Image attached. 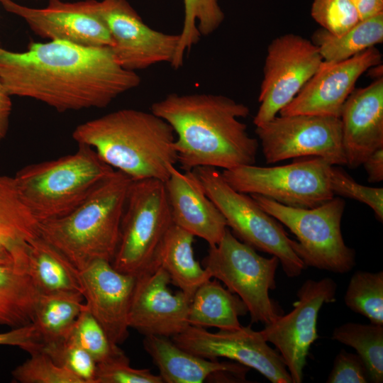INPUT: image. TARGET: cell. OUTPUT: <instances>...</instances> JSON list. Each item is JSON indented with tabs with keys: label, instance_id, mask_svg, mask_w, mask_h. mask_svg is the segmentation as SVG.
<instances>
[{
	"label": "cell",
	"instance_id": "31",
	"mask_svg": "<svg viewBox=\"0 0 383 383\" xmlns=\"http://www.w3.org/2000/svg\"><path fill=\"white\" fill-rule=\"evenodd\" d=\"M184 21L179 34V43L171 65L178 69L184 57L197 44L201 35L213 33L224 19L218 0H183Z\"/></svg>",
	"mask_w": 383,
	"mask_h": 383
},
{
	"label": "cell",
	"instance_id": "13",
	"mask_svg": "<svg viewBox=\"0 0 383 383\" xmlns=\"http://www.w3.org/2000/svg\"><path fill=\"white\" fill-rule=\"evenodd\" d=\"M323 62L318 48L304 37L288 33L269 45L258 96L255 126L274 118L299 93Z\"/></svg>",
	"mask_w": 383,
	"mask_h": 383
},
{
	"label": "cell",
	"instance_id": "21",
	"mask_svg": "<svg viewBox=\"0 0 383 383\" xmlns=\"http://www.w3.org/2000/svg\"><path fill=\"white\" fill-rule=\"evenodd\" d=\"M169 172L165 186L173 224L204 239L209 246L217 245L227 223L198 177L193 170L182 172L173 165Z\"/></svg>",
	"mask_w": 383,
	"mask_h": 383
},
{
	"label": "cell",
	"instance_id": "43",
	"mask_svg": "<svg viewBox=\"0 0 383 383\" xmlns=\"http://www.w3.org/2000/svg\"><path fill=\"white\" fill-rule=\"evenodd\" d=\"M364 20L383 13V0H350Z\"/></svg>",
	"mask_w": 383,
	"mask_h": 383
},
{
	"label": "cell",
	"instance_id": "10",
	"mask_svg": "<svg viewBox=\"0 0 383 383\" xmlns=\"http://www.w3.org/2000/svg\"><path fill=\"white\" fill-rule=\"evenodd\" d=\"M308 157L281 166L240 165L221 173L237 192L289 206L313 208L335 196L329 183L331 165L320 157Z\"/></svg>",
	"mask_w": 383,
	"mask_h": 383
},
{
	"label": "cell",
	"instance_id": "6",
	"mask_svg": "<svg viewBox=\"0 0 383 383\" xmlns=\"http://www.w3.org/2000/svg\"><path fill=\"white\" fill-rule=\"evenodd\" d=\"M172 225L165 182L133 180L112 266L135 277L157 268L164 240Z\"/></svg>",
	"mask_w": 383,
	"mask_h": 383
},
{
	"label": "cell",
	"instance_id": "42",
	"mask_svg": "<svg viewBox=\"0 0 383 383\" xmlns=\"http://www.w3.org/2000/svg\"><path fill=\"white\" fill-rule=\"evenodd\" d=\"M10 96L0 80V141L6 137L9 130L12 107Z\"/></svg>",
	"mask_w": 383,
	"mask_h": 383
},
{
	"label": "cell",
	"instance_id": "38",
	"mask_svg": "<svg viewBox=\"0 0 383 383\" xmlns=\"http://www.w3.org/2000/svg\"><path fill=\"white\" fill-rule=\"evenodd\" d=\"M149 369H136L126 354L97 363L94 383H162Z\"/></svg>",
	"mask_w": 383,
	"mask_h": 383
},
{
	"label": "cell",
	"instance_id": "14",
	"mask_svg": "<svg viewBox=\"0 0 383 383\" xmlns=\"http://www.w3.org/2000/svg\"><path fill=\"white\" fill-rule=\"evenodd\" d=\"M337 284L330 277L306 280L296 293L293 309L260 331L274 345L290 374L292 383H301L311 345L318 338L317 319L325 304L335 301Z\"/></svg>",
	"mask_w": 383,
	"mask_h": 383
},
{
	"label": "cell",
	"instance_id": "39",
	"mask_svg": "<svg viewBox=\"0 0 383 383\" xmlns=\"http://www.w3.org/2000/svg\"><path fill=\"white\" fill-rule=\"evenodd\" d=\"M369 381L367 367L357 354L340 350L334 359L327 383H366Z\"/></svg>",
	"mask_w": 383,
	"mask_h": 383
},
{
	"label": "cell",
	"instance_id": "19",
	"mask_svg": "<svg viewBox=\"0 0 383 383\" xmlns=\"http://www.w3.org/2000/svg\"><path fill=\"white\" fill-rule=\"evenodd\" d=\"M0 4L6 11L23 18L43 38L88 47L111 48L113 45L104 23L84 10L79 1L49 0L43 9L26 6L13 0H0Z\"/></svg>",
	"mask_w": 383,
	"mask_h": 383
},
{
	"label": "cell",
	"instance_id": "29",
	"mask_svg": "<svg viewBox=\"0 0 383 383\" xmlns=\"http://www.w3.org/2000/svg\"><path fill=\"white\" fill-rule=\"evenodd\" d=\"M84 306L82 294H40L32 323L36 327L42 343L66 339Z\"/></svg>",
	"mask_w": 383,
	"mask_h": 383
},
{
	"label": "cell",
	"instance_id": "20",
	"mask_svg": "<svg viewBox=\"0 0 383 383\" xmlns=\"http://www.w3.org/2000/svg\"><path fill=\"white\" fill-rule=\"evenodd\" d=\"M340 119L346 165L355 169L383 148V77L354 89L343 104Z\"/></svg>",
	"mask_w": 383,
	"mask_h": 383
},
{
	"label": "cell",
	"instance_id": "34",
	"mask_svg": "<svg viewBox=\"0 0 383 383\" xmlns=\"http://www.w3.org/2000/svg\"><path fill=\"white\" fill-rule=\"evenodd\" d=\"M11 374L13 379L21 383H82L42 351L30 354V357L16 367Z\"/></svg>",
	"mask_w": 383,
	"mask_h": 383
},
{
	"label": "cell",
	"instance_id": "8",
	"mask_svg": "<svg viewBox=\"0 0 383 383\" xmlns=\"http://www.w3.org/2000/svg\"><path fill=\"white\" fill-rule=\"evenodd\" d=\"M192 170L237 238L277 257L288 277L301 274L306 266L293 250V240L280 222L266 213L251 196L233 189L217 168L200 167Z\"/></svg>",
	"mask_w": 383,
	"mask_h": 383
},
{
	"label": "cell",
	"instance_id": "17",
	"mask_svg": "<svg viewBox=\"0 0 383 383\" xmlns=\"http://www.w3.org/2000/svg\"><path fill=\"white\" fill-rule=\"evenodd\" d=\"M128 325L144 336L172 338L189 325L191 301L182 291L172 294L167 272L160 266L135 277Z\"/></svg>",
	"mask_w": 383,
	"mask_h": 383
},
{
	"label": "cell",
	"instance_id": "36",
	"mask_svg": "<svg viewBox=\"0 0 383 383\" xmlns=\"http://www.w3.org/2000/svg\"><path fill=\"white\" fill-rule=\"evenodd\" d=\"M311 15L323 29L336 37L343 35L361 21L350 0H313Z\"/></svg>",
	"mask_w": 383,
	"mask_h": 383
},
{
	"label": "cell",
	"instance_id": "33",
	"mask_svg": "<svg viewBox=\"0 0 383 383\" xmlns=\"http://www.w3.org/2000/svg\"><path fill=\"white\" fill-rule=\"evenodd\" d=\"M67 340L87 352L96 364L118 357L124 352L112 343L86 305L79 313Z\"/></svg>",
	"mask_w": 383,
	"mask_h": 383
},
{
	"label": "cell",
	"instance_id": "16",
	"mask_svg": "<svg viewBox=\"0 0 383 383\" xmlns=\"http://www.w3.org/2000/svg\"><path fill=\"white\" fill-rule=\"evenodd\" d=\"M381 64L382 54L375 47L345 60L323 61L294 98L279 111L280 116L309 114L340 118L343 104L359 77Z\"/></svg>",
	"mask_w": 383,
	"mask_h": 383
},
{
	"label": "cell",
	"instance_id": "24",
	"mask_svg": "<svg viewBox=\"0 0 383 383\" xmlns=\"http://www.w3.org/2000/svg\"><path fill=\"white\" fill-rule=\"evenodd\" d=\"M248 312L241 299L217 280L201 284L191 299L189 323L196 327H216L231 331L241 327L239 317Z\"/></svg>",
	"mask_w": 383,
	"mask_h": 383
},
{
	"label": "cell",
	"instance_id": "32",
	"mask_svg": "<svg viewBox=\"0 0 383 383\" xmlns=\"http://www.w3.org/2000/svg\"><path fill=\"white\" fill-rule=\"evenodd\" d=\"M345 305L370 323L383 325V272L357 271L351 277L345 296Z\"/></svg>",
	"mask_w": 383,
	"mask_h": 383
},
{
	"label": "cell",
	"instance_id": "18",
	"mask_svg": "<svg viewBox=\"0 0 383 383\" xmlns=\"http://www.w3.org/2000/svg\"><path fill=\"white\" fill-rule=\"evenodd\" d=\"M84 303L111 341L128 337V315L136 277L116 270L111 262L96 260L79 271Z\"/></svg>",
	"mask_w": 383,
	"mask_h": 383
},
{
	"label": "cell",
	"instance_id": "1",
	"mask_svg": "<svg viewBox=\"0 0 383 383\" xmlns=\"http://www.w3.org/2000/svg\"><path fill=\"white\" fill-rule=\"evenodd\" d=\"M0 80L9 95L40 101L59 112L106 107L140 84L110 47L62 40L34 42L24 52L0 48Z\"/></svg>",
	"mask_w": 383,
	"mask_h": 383
},
{
	"label": "cell",
	"instance_id": "4",
	"mask_svg": "<svg viewBox=\"0 0 383 383\" xmlns=\"http://www.w3.org/2000/svg\"><path fill=\"white\" fill-rule=\"evenodd\" d=\"M133 179L116 170L80 205L60 218L38 223V235L79 271L96 260L111 262Z\"/></svg>",
	"mask_w": 383,
	"mask_h": 383
},
{
	"label": "cell",
	"instance_id": "27",
	"mask_svg": "<svg viewBox=\"0 0 383 383\" xmlns=\"http://www.w3.org/2000/svg\"><path fill=\"white\" fill-rule=\"evenodd\" d=\"M39 296L23 265H0V325L32 323Z\"/></svg>",
	"mask_w": 383,
	"mask_h": 383
},
{
	"label": "cell",
	"instance_id": "22",
	"mask_svg": "<svg viewBox=\"0 0 383 383\" xmlns=\"http://www.w3.org/2000/svg\"><path fill=\"white\" fill-rule=\"evenodd\" d=\"M143 347L165 383L245 382L248 367L238 362H219L191 353L170 338L148 335Z\"/></svg>",
	"mask_w": 383,
	"mask_h": 383
},
{
	"label": "cell",
	"instance_id": "28",
	"mask_svg": "<svg viewBox=\"0 0 383 383\" xmlns=\"http://www.w3.org/2000/svg\"><path fill=\"white\" fill-rule=\"evenodd\" d=\"M313 43L323 61L347 60L383 41V13L360 21L343 35L336 37L321 28L314 32Z\"/></svg>",
	"mask_w": 383,
	"mask_h": 383
},
{
	"label": "cell",
	"instance_id": "40",
	"mask_svg": "<svg viewBox=\"0 0 383 383\" xmlns=\"http://www.w3.org/2000/svg\"><path fill=\"white\" fill-rule=\"evenodd\" d=\"M42 344L40 335L33 323L0 333V345L16 346L30 355L40 352Z\"/></svg>",
	"mask_w": 383,
	"mask_h": 383
},
{
	"label": "cell",
	"instance_id": "26",
	"mask_svg": "<svg viewBox=\"0 0 383 383\" xmlns=\"http://www.w3.org/2000/svg\"><path fill=\"white\" fill-rule=\"evenodd\" d=\"M194 238L192 234L173 224L159 256V265L167 272L171 282L189 299L201 284L212 278L194 257Z\"/></svg>",
	"mask_w": 383,
	"mask_h": 383
},
{
	"label": "cell",
	"instance_id": "37",
	"mask_svg": "<svg viewBox=\"0 0 383 383\" xmlns=\"http://www.w3.org/2000/svg\"><path fill=\"white\" fill-rule=\"evenodd\" d=\"M329 183L333 195L353 199L367 204L374 211L377 218L383 221V189L371 187L357 182L346 172L331 165Z\"/></svg>",
	"mask_w": 383,
	"mask_h": 383
},
{
	"label": "cell",
	"instance_id": "15",
	"mask_svg": "<svg viewBox=\"0 0 383 383\" xmlns=\"http://www.w3.org/2000/svg\"><path fill=\"white\" fill-rule=\"evenodd\" d=\"M172 340L198 356L209 360L225 357L254 369L272 383H292L279 353L268 345L260 331L250 326L216 333L189 326Z\"/></svg>",
	"mask_w": 383,
	"mask_h": 383
},
{
	"label": "cell",
	"instance_id": "2",
	"mask_svg": "<svg viewBox=\"0 0 383 383\" xmlns=\"http://www.w3.org/2000/svg\"><path fill=\"white\" fill-rule=\"evenodd\" d=\"M150 111L172 127L184 171L229 170L256 162L259 143L240 121L250 114L242 103L220 94L172 93L153 103Z\"/></svg>",
	"mask_w": 383,
	"mask_h": 383
},
{
	"label": "cell",
	"instance_id": "35",
	"mask_svg": "<svg viewBox=\"0 0 383 383\" xmlns=\"http://www.w3.org/2000/svg\"><path fill=\"white\" fill-rule=\"evenodd\" d=\"M40 351L72 372L82 383H94L97 364L87 352L78 345L65 339L43 343Z\"/></svg>",
	"mask_w": 383,
	"mask_h": 383
},
{
	"label": "cell",
	"instance_id": "25",
	"mask_svg": "<svg viewBox=\"0 0 383 383\" xmlns=\"http://www.w3.org/2000/svg\"><path fill=\"white\" fill-rule=\"evenodd\" d=\"M38 222L26 205L14 177L0 174V260L38 236Z\"/></svg>",
	"mask_w": 383,
	"mask_h": 383
},
{
	"label": "cell",
	"instance_id": "9",
	"mask_svg": "<svg viewBox=\"0 0 383 383\" xmlns=\"http://www.w3.org/2000/svg\"><path fill=\"white\" fill-rule=\"evenodd\" d=\"M203 264L212 277L221 281L245 303L251 323L269 324L283 314L269 294L276 289L275 274L279 264L277 257L260 255L228 227L220 242L209 246Z\"/></svg>",
	"mask_w": 383,
	"mask_h": 383
},
{
	"label": "cell",
	"instance_id": "30",
	"mask_svg": "<svg viewBox=\"0 0 383 383\" xmlns=\"http://www.w3.org/2000/svg\"><path fill=\"white\" fill-rule=\"evenodd\" d=\"M331 338L356 350L370 382H383V325L345 323L333 330Z\"/></svg>",
	"mask_w": 383,
	"mask_h": 383
},
{
	"label": "cell",
	"instance_id": "7",
	"mask_svg": "<svg viewBox=\"0 0 383 383\" xmlns=\"http://www.w3.org/2000/svg\"><path fill=\"white\" fill-rule=\"evenodd\" d=\"M252 198L269 215L296 236L292 248L306 267L345 274L355 265V252L346 245L341 232L345 202L339 197L313 208L279 204L257 194Z\"/></svg>",
	"mask_w": 383,
	"mask_h": 383
},
{
	"label": "cell",
	"instance_id": "41",
	"mask_svg": "<svg viewBox=\"0 0 383 383\" xmlns=\"http://www.w3.org/2000/svg\"><path fill=\"white\" fill-rule=\"evenodd\" d=\"M370 183L383 180V148L372 152L362 163Z\"/></svg>",
	"mask_w": 383,
	"mask_h": 383
},
{
	"label": "cell",
	"instance_id": "3",
	"mask_svg": "<svg viewBox=\"0 0 383 383\" xmlns=\"http://www.w3.org/2000/svg\"><path fill=\"white\" fill-rule=\"evenodd\" d=\"M72 135L77 144L92 148L103 161L133 180L165 182L169 166L177 162L174 133L152 111H114L78 125Z\"/></svg>",
	"mask_w": 383,
	"mask_h": 383
},
{
	"label": "cell",
	"instance_id": "5",
	"mask_svg": "<svg viewBox=\"0 0 383 383\" xmlns=\"http://www.w3.org/2000/svg\"><path fill=\"white\" fill-rule=\"evenodd\" d=\"M114 171L92 148L78 144L74 152L28 165L14 177L39 223L72 211Z\"/></svg>",
	"mask_w": 383,
	"mask_h": 383
},
{
	"label": "cell",
	"instance_id": "12",
	"mask_svg": "<svg viewBox=\"0 0 383 383\" xmlns=\"http://www.w3.org/2000/svg\"><path fill=\"white\" fill-rule=\"evenodd\" d=\"M79 3L104 23L113 40L112 52L124 69L136 72L172 62L179 34L150 28L126 0H84Z\"/></svg>",
	"mask_w": 383,
	"mask_h": 383
},
{
	"label": "cell",
	"instance_id": "23",
	"mask_svg": "<svg viewBox=\"0 0 383 383\" xmlns=\"http://www.w3.org/2000/svg\"><path fill=\"white\" fill-rule=\"evenodd\" d=\"M25 269L40 294H82L79 270L39 235L27 243Z\"/></svg>",
	"mask_w": 383,
	"mask_h": 383
},
{
	"label": "cell",
	"instance_id": "11",
	"mask_svg": "<svg viewBox=\"0 0 383 383\" xmlns=\"http://www.w3.org/2000/svg\"><path fill=\"white\" fill-rule=\"evenodd\" d=\"M255 133L268 164L315 156L331 165H346L340 118L309 114L276 116L257 126Z\"/></svg>",
	"mask_w": 383,
	"mask_h": 383
}]
</instances>
